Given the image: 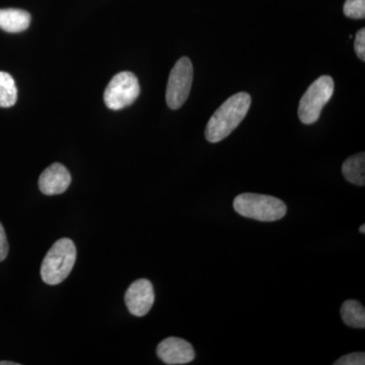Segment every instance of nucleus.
I'll list each match as a JSON object with an SVG mask.
<instances>
[{"label":"nucleus","mask_w":365,"mask_h":365,"mask_svg":"<svg viewBox=\"0 0 365 365\" xmlns=\"http://www.w3.org/2000/svg\"><path fill=\"white\" fill-rule=\"evenodd\" d=\"M343 11L348 18L362 20L365 18V0H346Z\"/></svg>","instance_id":"obj_14"},{"label":"nucleus","mask_w":365,"mask_h":365,"mask_svg":"<svg viewBox=\"0 0 365 365\" xmlns=\"http://www.w3.org/2000/svg\"><path fill=\"white\" fill-rule=\"evenodd\" d=\"M7 254H9V242H7L6 230L0 222V262L6 258Z\"/></svg>","instance_id":"obj_17"},{"label":"nucleus","mask_w":365,"mask_h":365,"mask_svg":"<svg viewBox=\"0 0 365 365\" xmlns=\"http://www.w3.org/2000/svg\"><path fill=\"white\" fill-rule=\"evenodd\" d=\"M193 81V66L187 57L178 60L168 81L165 100L170 109L181 108L189 97Z\"/></svg>","instance_id":"obj_6"},{"label":"nucleus","mask_w":365,"mask_h":365,"mask_svg":"<svg viewBox=\"0 0 365 365\" xmlns=\"http://www.w3.org/2000/svg\"><path fill=\"white\" fill-rule=\"evenodd\" d=\"M0 365H20V364H16V362H11V361H0Z\"/></svg>","instance_id":"obj_18"},{"label":"nucleus","mask_w":365,"mask_h":365,"mask_svg":"<svg viewBox=\"0 0 365 365\" xmlns=\"http://www.w3.org/2000/svg\"><path fill=\"white\" fill-rule=\"evenodd\" d=\"M335 365H364L365 354L364 352L350 353V354L344 355L337 361L334 362Z\"/></svg>","instance_id":"obj_15"},{"label":"nucleus","mask_w":365,"mask_h":365,"mask_svg":"<svg viewBox=\"0 0 365 365\" xmlns=\"http://www.w3.org/2000/svg\"><path fill=\"white\" fill-rule=\"evenodd\" d=\"M71 182V176L68 170L61 163H55L41 174L39 188L45 195H58L68 189Z\"/></svg>","instance_id":"obj_9"},{"label":"nucleus","mask_w":365,"mask_h":365,"mask_svg":"<svg viewBox=\"0 0 365 365\" xmlns=\"http://www.w3.org/2000/svg\"><path fill=\"white\" fill-rule=\"evenodd\" d=\"M76 261V248L71 240L60 239L48 251L41 266V277L49 285L66 280Z\"/></svg>","instance_id":"obj_2"},{"label":"nucleus","mask_w":365,"mask_h":365,"mask_svg":"<svg viewBox=\"0 0 365 365\" xmlns=\"http://www.w3.org/2000/svg\"><path fill=\"white\" fill-rule=\"evenodd\" d=\"M355 52L362 61H365V29L356 34L354 41Z\"/></svg>","instance_id":"obj_16"},{"label":"nucleus","mask_w":365,"mask_h":365,"mask_svg":"<svg viewBox=\"0 0 365 365\" xmlns=\"http://www.w3.org/2000/svg\"><path fill=\"white\" fill-rule=\"evenodd\" d=\"M335 88L333 78L323 76L314 81L299 102V117L304 124L309 125L318 121L323 108L331 100Z\"/></svg>","instance_id":"obj_4"},{"label":"nucleus","mask_w":365,"mask_h":365,"mask_svg":"<svg viewBox=\"0 0 365 365\" xmlns=\"http://www.w3.org/2000/svg\"><path fill=\"white\" fill-rule=\"evenodd\" d=\"M251 106L249 93H235L217 110L209 120L206 126L205 137L211 143H217L227 138L241 124L248 114Z\"/></svg>","instance_id":"obj_1"},{"label":"nucleus","mask_w":365,"mask_h":365,"mask_svg":"<svg viewBox=\"0 0 365 365\" xmlns=\"http://www.w3.org/2000/svg\"><path fill=\"white\" fill-rule=\"evenodd\" d=\"M235 212L259 222H276L287 215V207L280 199L260 194L245 193L235 197Z\"/></svg>","instance_id":"obj_3"},{"label":"nucleus","mask_w":365,"mask_h":365,"mask_svg":"<svg viewBox=\"0 0 365 365\" xmlns=\"http://www.w3.org/2000/svg\"><path fill=\"white\" fill-rule=\"evenodd\" d=\"M340 313L345 325L351 328H365L364 307L357 300H346L341 307Z\"/></svg>","instance_id":"obj_12"},{"label":"nucleus","mask_w":365,"mask_h":365,"mask_svg":"<svg viewBox=\"0 0 365 365\" xmlns=\"http://www.w3.org/2000/svg\"><path fill=\"white\" fill-rule=\"evenodd\" d=\"M342 174L345 179L357 186L365 185V153L352 155L342 165Z\"/></svg>","instance_id":"obj_11"},{"label":"nucleus","mask_w":365,"mask_h":365,"mask_svg":"<svg viewBox=\"0 0 365 365\" xmlns=\"http://www.w3.org/2000/svg\"><path fill=\"white\" fill-rule=\"evenodd\" d=\"M31 24L30 14L21 9H0V29L9 33L26 31Z\"/></svg>","instance_id":"obj_10"},{"label":"nucleus","mask_w":365,"mask_h":365,"mask_svg":"<svg viewBox=\"0 0 365 365\" xmlns=\"http://www.w3.org/2000/svg\"><path fill=\"white\" fill-rule=\"evenodd\" d=\"M125 302L133 316L143 317L148 314L155 304V290L150 281H134L125 294Z\"/></svg>","instance_id":"obj_7"},{"label":"nucleus","mask_w":365,"mask_h":365,"mask_svg":"<svg viewBox=\"0 0 365 365\" xmlns=\"http://www.w3.org/2000/svg\"><path fill=\"white\" fill-rule=\"evenodd\" d=\"M359 232L361 234H365V225H362L361 227H359Z\"/></svg>","instance_id":"obj_19"},{"label":"nucleus","mask_w":365,"mask_h":365,"mask_svg":"<svg viewBox=\"0 0 365 365\" xmlns=\"http://www.w3.org/2000/svg\"><path fill=\"white\" fill-rule=\"evenodd\" d=\"M18 100V88L13 76L0 71V107H13Z\"/></svg>","instance_id":"obj_13"},{"label":"nucleus","mask_w":365,"mask_h":365,"mask_svg":"<svg viewBox=\"0 0 365 365\" xmlns=\"http://www.w3.org/2000/svg\"><path fill=\"white\" fill-rule=\"evenodd\" d=\"M140 95L138 79L132 72L116 74L110 81L104 93L105 104L109 109L121 110L135 102Z\"/></svg>","instance_id":"obj_5"},{"label":"nucleus","mask_w":365,"mask_h":365,"mask_svg":"<svg viewBox=\"0 0 365 365\" xmlns=\"http://www.w3.org/2000/svg\"><path fill=\"white\" fill-rule=\"evenodd\" d=\"M157 353L158 359L169 365L187 364L195 359V351L188 341L177 337L163 340Z\"/></svg>","instance_id":"obj_8"}]
</instances>
